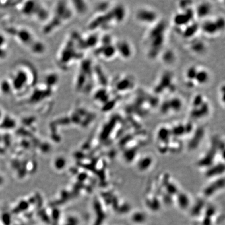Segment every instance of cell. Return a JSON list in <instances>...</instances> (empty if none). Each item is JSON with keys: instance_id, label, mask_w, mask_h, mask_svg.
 Here are the masks:
<instances>
[{"instance_id": "1", "label": "cell", "mask_w": 225, "mask_h": 225, "mask_svg": "<svg viewBox=\"0 0 225 225\" xmlns=\"http://www.w3.org/2000/svg\"><path fill=\"white\" fill-rule=\"evenodd\" d=\"M83 51L79 43L78 34L73 33L65 41L57 53V64L62 69H68L74 62L83 58Z\"/></svg>"}, {"instance_id": "2", "label": "cell", "mask_w": 225, "mask_h": 225, "mask_svg": "<svg viewBox=\"0 0 225 225\" xmlns=\"http://www.w3.org/2000/svg\"><path fill=\"white\" fill-rule=\"evenodd\" d=\"M74 11L70 1H58L50 12L49 17L44 23L43 32L49 34L55 32L71 19Z\"/></svg>"}, {"instance_id": "3", "label": "cell", "mask_w": 225, "mask_h": 225, "mask_svg": "<svg viewBox=\"0 0 225 225\" xmlns=\"http://www.w3.org/2000/svg\"><path fill=\"white\" fill-rule=\"evenodd\" d=\"M37 74L30 63H24L16 71L11 83L12 89L17 92H23L34 87L37 82Z\"/></svg>"}, {"instance_id": "4", "label": "cell", "mask_w": 225, "mask_h": 225, "mask_svg": "<svg viewBox=\"0 0 225 225\" xmlns=\"http://www.w3.org/2000/svg\"><path fill=\"white\" fill-rule=\"evenodd\" d=\"M8 31L25 46L32 53L40 55L45 52L46 47L44 43L38 39L34 34L26 28H12Z\"/></svg>"}, {"instance_id": "5", "label": "cell", "mask_w": 225, "mask_h": 225, "mask_svg": "<svg viewBox=\"0 0 225 225\" xmlns=\"http://www.w3.org/2000/svg\"><path fill=\"white\" fill-rule=\"evenodd\" d=\"M22 14L30 18L45 23L49 17L50 12L46 6L38 1H25L20 9Z\"/></svg>"}, {"instance_id": "6", "label": "cell", "mask_w": 225, "mask_h": 225, "mask_svg": "<svg viewBox=\"0 0 225 225\" xmlns=\"http://www.w3.org/2000/svg\"><path fill=\"white\" fill-rule=\"evenodd\" d=\"M117 53V49L115 45L112 44H101L96 50V54L105 59H111Z\"/></svg>"}, {"instance_id": "7", "label": "cell", "mask_w": 225, "mask_h": 225, "mask_svg": "<svg viewBox=\"0 0 225 225\" xmlns=\"http://www.w3.org/2000/svg\"><path fill=\"white\" fill-rule=\"evenodd\" d=\"M194 15L193 12L190 9H187L185 13L176 14L174 18V22L175 25L179 26L188 25L193 18Z\"/></svg>"}, {"instance_id": "8", "label": "cell", "mask_w": 225, "mask_h": 225, "mask_svg": "<svg viewBox=\"0 0 225 225\" xmlns=\"http://www.w3.org/2000/svg\"><path fill=\"white\" fill-rule=\"evenodd\" d=\"M138 19L145 23L150 24L156 20L157 15L155 13L149 9H142L139 10L137 13Z\"/></svg>"}, {"instance_id": "9", "label": "cell", "mask_w": 225, "mask_h": 225, "mask_svg": "<svg viewBox=\"0 0 225 225\" xmlns=\"http://www.w3.org/2000/svg\"><path fill=\"white\" fill-rule=\"evenodd\" d=\"M43 80V84L47 88L54 91L59 83V75L55 72L50 71L44 75Z\"/></svg>"}, {"instance_id": "10", "label": "cell", "mask_w": 225, "mask_h": 225, "mask_svg": "<svg viewBox=\"0 0 225 225\" xmlns=\"http://www.w3.org/2000/svg\"><path fill=\"white\" fill-rule=\"evenodd\" d=\"M115 46L117 52L119 53L123 58L128 59L131 55V49L128 42L126 41H120Z\"/></svg>"}, {"instance_id": "11", "label": "cell", "mask_w": 225, "mask_h": 225, "mask_svg": "<svg viewBox=\"0 0 225 225\" xmlns=\"http://www.w3.org/2000/svg\"><path fill=\"white\" fill-rule=\"evenodd\" d=\"M202 29L205 33L209 34H214L219 30L215 22L211 20L204 22L202 26Z\"/></svg>"}, {"instance_id": "12", "label": "cell", "mask_w": 225, "mask_h": 225, "mask_svg": "<svg viewBox=\"0 0 225 225\" xmlns=\"http://www.w3.org/2000/svg\"><path fill=\"white\" fill-rule=\"evenodd\" d=\"M212 7L208 3H203L197 6V14L200 18H204L208 15L211 11Z\"/></svg>"}, {"instance_id": "13", "label": "cell", "mask_w": 225, "mask_h": 225, "mask_svg": "<svg viewBox=\"0 0 225 225\" xmlns=\"http://www.w3.org/2000/svg\"><path fill=\"white\" fill-rule=\"evenodd\" d=\"M131 84H132L131 81L129 79L125 78L118 81L116 84L115 88L118 91L123 92L125 91H126L127 90L131 88Z\"/></svg>"}, {"instance_id": "14", "label": "cell", "mask_w": 225, "mask_h": 225, "mask_svg": "<svg viewBox=\"0 0 225 225\" xmlns=\"http://www.w3.org/2000/svg\"><path fill=\"white\" fill-rule=\"evenodd\" d=\"M171 82V76L169 73H166L161 78L159 86L156 88L157 93H160L166 88V87L169 86Z\"/></svg>"}, {"instance_id": "15", "label": "cell", "mask_w": 225, "mask_h": 225, "mask_svg": "<svg viewBox=\"0 0 225 225\" xmlns=\"http://www.w3.org/2000/svg\"><path fill=\"white\" fill-rule=\"evenodd\" d=\"M114 18L116 22H121L125 16V10L122 6H117L112 11Z\"/></svg>"}, {"instance_id": "16", "label": "cell", "mask_w": 225, "mask_h": 225, "mask_svg": "<svg viewBox=\"0 0 225 225\" xmlns=\"http://www.w3.org/2000/svg\"><path fill=\"white\" fill-rule=\"evenodd\" d=\"M209 74L206 71H197V74L194 80L200 84H204L209 80Z\"/></svg>"}, {"instance_id": "17", "label": "cell", "mask_w": 225, "mask_h": 225, "mask_svg": "<svg viewBox=\"0 0 225 225\" xmlns=\"http://www.w3.org/2000/svg\"><path fill=\"white\" fill-rule=\"evenodd\" d=\"M199 26L197 24H193L192 25L188 26L183 32V36L185 38L191 37L196 34L198 30Z\"/></svg>"}, {"instance_id": "18", "label": "cell", "mask_w": 225, "mask_h": 225, "mask_svg": "<svg viewBox=\"0 0 225 225\" xmlns=\"http://www.w3.org/2000/svg\"><path fill=\"white\" fill-rule=\"evenodd\" d=\"M170 109H172L175 111H178L182 108L181 101L177 98H174L168 101Z\"/></svg>"}, {"instance_id": "19", "label": "cell", "mask_w": 225, "mask_h": 225, "mask_svg": "<svg viewBox=\"0 0 225 225\" xmlns=\"http://www.w3.org/2000/svg\"><path fill=\"white\" fill-rule=\"evenodd\" d=\"M191 49L194 52L201 53L205 49L204 43L200 41H194L191 44Z\"/></svg>"}, {"instance_id": "20", "label": "cell", "mask_w": 225, "mask_h": 225, "mask_svg": "<svg viewBox=\"0 0 225 225\" xmlns=\"http://www.w3.org/2000/svg\"><path fill=\"white\" fill-rule=\"evenodd\" d=\"M197 69L194 66H191L186 71V77L189 81H193L197 74Z\"/></svg>"}, {"instance_id": "21", "label": "cell", "mask_w": 225, "mask_h": 225, "mask_svg": "<svg viewBox=\"0 0 225 225\" xmlns=\"http://www.w3.org/2000/svg\"><path fill=\"white\" fill-rule=\"evenodd\" d=\"M0 87H1L0 89L1 90V91L4 93H5V94L9 93V92H11L12 90H13L11 83H9V82L7 80L3 81L2 82V83H1Z\"/></svg>"}, {"instance_id": "22", "label": "cell", "mask_w": 225, "mask_h": 225, "mask_svg": "<svg viewBox=\"0 0 225 225\" xmlns=\"http://www.w3.org/2000/svg\"><path fill=\"white\" fill-rule=\"evenodd\" d=\"M204 102L203 96L201 94H198L194 97L192 104L195 108H197L202 105Z\"/></svg>"}, {"instance_id": "23", "label": "cell", "mask_w": 225, "mask_h": 225, "mask_svg": "<svg viewBox=\"0 0 225 225\" xmlns=\"http://www.w3.org/2000/svg\"><path fill=\"white\" fill-rule=\"evenodd\" d=\"M174 55L173 53L171 51H166L164 54V60L167 63L172 62L174 59Z\"/></svg>"}, {"instance_id": "24", "label": "cell", "mask_w": 225, "mask_h": 225, "mask_svg": "<svg viewBox=\"0 0 225 225\" xmlns=\"http://www.w3.org/2000/svg\"><path fill=\"white\" fill-rule=\"evenodd\" d=\"M216 22V25L217 26V27L218 28V30H220L222 29V28L224 27L225 26V20L224 19L222 18V17L219 18L217 19L215 21Z\"/></svg>"}, {"instance_id": "25", "label": "cell", "mask_w": 225, "mask_h": 225, "mask_svg": "<svg viewBox=\"0 0 225 225\" xmlns=\"http://www.w3.org/2000/svg\"><path fill=\"white\" fill-rule=\"evenodd\" d=\"M7 55V52L5 49L0 47V59H4Z\"/></svg>"}, {"instance_id": "26", "label": "cell", "mask_w": 225, "mask_h": 225, "mask_svg": "<svg viewBox=\"0 0 225 225\" xmlns=\"http://www.w3.org/2000/svg\"><path fill=\"white\" fill-rule=\"evenodd\" d=\"M6 39L2 34H0V47L2 48L5 44Z\"/></svg>"}, {"instance_id": "27", "label": "cell", "mask_w": 225, "mask_h": 225, "mask_svg": "<svg viewBox=\"0 0 225 225\" xmlns=\"http://www.w3.org/2000/svg\"><path fill=\"white\" fill-rule=\"evenodd\" d=\"M0 117H1V112H0Z\"/></svg>"}]
</instances>
